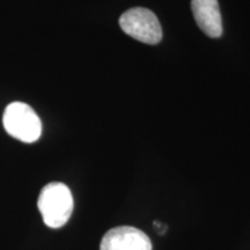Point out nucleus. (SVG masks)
<instances>
[{
  "instance_id": "obj_1",
  "label": "nucleus",
  "mask_w": 250,
  "mask_h": 250,
  "mask_svg": "<svg viewBox=\"0 0 250 250\" xmlns=\"http://www.w3.org/2000/svg\"><path fill=\"white\" fill-rule=\"evenodd\" d=\"M73 197L67 186L51 182L41 190L37 206L43 221L50 228H61L67 223L73 212Z\"/></svg>"
},
{
  "instance_id": "obj_2",
  "label": "nucleus",
  "mask_w": 250,
  "mask_h": 250,
  "mask_svg": "<svg viewBox=\"0 0 250 250\" xmlns=\"http://www.w3.org/2000/svg\"><path fill=\"white\" fill-rule=\"evenodd\" d=\"M2 123L9 136L22 143H35L42 133L40 117L30 105L23 102H12L6 107Z\"/></svg>"
},
{
  "instance_id": "obj_3",
  "label": "nucleus",
  "mask_w": 250,
  "mask_h": 250,
  "mask_svg": "<svg viewBox=\"0 0 250 250\" xmlns=\"http://www.w3.org/2000/svg\"><path fill=\"white\" fill-rule=\"evenodd\" d=\"M120 27L126 35L145 43L158 44L162 40V28L156 15L144 7L127 9L120 18Z\"/></svg>"
},
{
  "instance_id": "obj_4",
  "label": "nucleus",
  "mask_w": 250,
  "mask_h": 250,
  "mask_svg": "<svg viewBox=\"0 0 250 250\" xmlns=\"http://www.w3.org/2000/svg\"><path fill=\"white\" fill-rule=\"evenodd\" d=\"M100 250H152V242L138 228L121 226L104 234Z\"/></svg>"
},
{
  "instance_id": "obj_5",
  "label": "nucleus",
  "mask_w": 250,
  "mask_h": 250,
  "mask_svg": "<svg viewBox=\"0 0 250 250\" xmlns=\"http://www.w3.org/2000/svg\"><path fill=\"white\" fill-rule=\"evenodd\" d=\"M191 9L197 26L212 39L223 35V20L218 0H191Z\"/></svg>"
}]
</instances>
